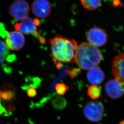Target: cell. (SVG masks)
Masks as SVG:
<instances>
[{
    "instance_id": "6da1fadb",
    "label": "cell",
    "mask_w": 124,
    "mask_h": 124,
    "mask_svg": "<svg viewBox=\"0 0 124 124\" xmlns=\"http://www.w3.org/2000/svg\"><path fill=\"white\" fill-rule=\"evenodd\" d=\"M51 56L55 62L69 63L74 61L77 44L73 39H68L57 35L49 40Z\"/></svg>"
},
{
    "instance_id": "7a4b0ae2",
    "label": "cell",
    "mask_w": 124,
    "mask_h": 124,
    "mask_svg": "<svg viewBox=\"0 0 124 124\" xmlns=\"http://www.w3.org/2000/svg\"><path fill=\"white\" fill-rule=\"evenodd\" d=\"M102 59L101 51L97 47L84 42L78 46L74 61L80 68L88 70L98 66Z\"/></svg>"
},
{
    "instance_id": "3957f363",
    "label": "cell",
    "mask_w": 124,
    "mask_h": 124,
    "mask_svg": "<svg viewBox=\"0 0 124 124\" xmlns=\"http://www.w3.org/2000/svg\"><path fill=\"white\" fill-rule=\"evenodd\" d=\"M105 109L103 104L98 101H90L84 106L83 114L85 118L91 122H98L103 118Z\"/></svg>"
},
{
    "instance_id": "277c9868",
    "label": "cell",
    "mask_w": 124,
    "mask_h": 124,
    "mask_svg": "<svg viewBox=\"0 0 124 124\" xmlns=\"http://www.w3.org/2000/svg\"><path fill=\"white\" fill-rule=\"evenodd\" d=\"M10 15L14 19L23 20L27 17L30 13V7L28 2L25 0H16L9 8Z\"/></svg>"
},
{
    "instance_id": "5b68a950",
    "label": "cell",
    "mask_w": 124,
    "mask_h": 124,
    "mask_svg": "<svg viewBox=\"0 0 124 124\" xmlns=\"http://www.w3.org/2000/svg\"><path fill=\"white\" fill-rule=\"evenodd\" d=\"M86 38L89 43L98 47L106 44L107 41V34L103 29L98 27H93L88 31Z\"/></svg>"
},
{
    "instance_id": "8992f818",
    "label": "cell",
    "mask_w": 124,
    "mask_h": 124,
    "mask_svg": "<svg viewBox=\"0 0 124 124\" xmlns=\"http://www.w3.org/2000/svg\"><path fill=\"white\" fill-rule=\"evenodd\" d=\"M106 93L112 99L116 100L124 94V84L115 80H110L105 85Z\"/></svg>"
},
{
    "instance_id": "52a82bcc",
    "label": "cell",
    "mask_w": 124,
    "mask_h": 124,
    "mask_svg": "<svg viewBox=\"0 0 124 124\" xmlns=\"http://www.w3.org/2000/svg\"><path fill=\"white\" fill-rule=\"evenodd\" d=\"M5 42L8 49L19 50L24 46L25 38L23 35L19 32H11L6 36Z\"/></svg>"
},
{
    "instance_id": "ba28073f",
    "label": "cell",
    "mask_w": 124,
    "mask_h": 124,
    "mask_svg": "<svg viewBox=\"0 0 124 124\" xmlns=\"http://www.w3.org/2000/svg\"><path fill=\"white\" fill-rule=\"evenodd\" d=\"M31 9L36 16L44 18L48 16L50 13L51 6L47 0H37L32 3Z\"/></svg>"
},
{
    "instance_id": "9c48e42d",
    "label": "cell",
    "mask_w": 124,
    "mask_h": 124,
    "mask_svg": "<svg viewBox=\"0 0 124 124\" xmlns=\"http://www.w3.org/2000/svg\"><path fill=\"white\" fill-rule=\"evenodd\" d=\"M112 72L115 80L124 83V53L116 56L114 60Z\"/></svg>"
},
{
    "instance_id": "30bf717a",
    "label": "cell",
    "mask_w": 124,
    "mask_h": 124,
    "mask_svg": "<svg viewBox=\"0 0 124 124\" xmlns=\"http://www.w3.org/2000/svg\"><path fill=\"white\" fill-rule=\"evenodd\" d=\"M15 28L16 31L25 35H33L37 32L36 26L33 19L28 17L24 19L21 22L16 23L15 25Z\"/></svg>"
},
{
    "instance_id": "8fae6325",
    "label": "cell",
    "mask_w": 124,
    "mask_h": 124,
    "mask_svg": "<svg viewBox=\"0 0 124 124\" xmlns=\"http://www.w3.org/2000/svg\"><path fill=\"white\" fill-rule=\"evenodd\" d=\"M89 82L94 85L101 84L104 80L105 75L101 69L94 67L90 69L87 74Z\"/></svg>"
},
{
    "instance_id": "7c38bea8",
    "label": "cell",
    "mask_w": 124,
    "mask_h": 124,
    "mask_svg": "<svg viewBox=\"0 0 124 124\" xmlns=\"http://www.w3.org/2000/svg\"><path fill=\"white\" fill-rule=\"evenodd\" d=\"M83 7L86 9L94 11L101 4V0H85L80 1Z\"/></svg>"
},
{
    "instance_id": "4fadbf2b",
    "label": "cell",
    "mask_w": 124,
    "mask_h": 124,
    "mask_svg": "<svg viewBox=\"0 0 124 124\" xmlns=\"http://www.w3.org/2000/svg\"><path fill=\"white\" fill-rule=\"evenodd\" d=\"M87 94L92 99H97L101 96V89L97 85H92L88 88Z\"/></svg>"
},
{
    "instance_id": "5bb4252c",
    "label": "cell",
    "mask_w": 124,
    "mask_h": 124,
    "mask_svg": "<svg viewBox=\"0 0 124 124\" xmlns=\"http://www.w3.org/2000/svg\"><path fill=\"white\" fill-rule=\"evenodd\" d=\"M54 108L58 110H63L67 106V101L63 97L57 96L55 97L52 101Z\"/></svg>"
},
{
    "instance_id": "9a60e30c",
    "label": "cell",
    "mask_w": 124,
    "mask_h": 124,
    "mask_svg": "<svg viewBox=\"0 0 124 124\" xmlns=\"http://www.w3.org/2000/svg\"><path fill=\"white\" fill-rule=\"evenodd\" d=\"M15 92L14 90H8L0 91V98L4 100L10 101L15 96Z\"/></svg>"
},
{
    "instance_id": "2e32d148",
    "label": "cell",
    "mask_w": 124,
    "mask_h": 124,
    "mask_svg": "<svg viewBox=\"0 0 124 124\" xmlns=\"http://www.w3.org/2000/svg\"><path fill=\"white\" fill-rule=\"evenodd\" d=\"M69 89L68 87L63 83H60L57 84L55 86L56 93L60 96L64 95Z\"/></svg>"
},
{
    "instance_id": "e0dca14e",
    "label": "cell",
    "mask_w": 124,
    "mask_h": 124,
    "mask_svg": "<svg viewBox=\"0 0 124 124\" xmlns=\"http://www.w3.org/2000/svg\"><path fill=\"white\" fill-rule=\"evenodd\" d=\"M9 51L6 43L0 40V54H3L8 56L9 55Z\"/></svg>"
},
{
    "instance_id": "ac0fdd59",
    "label": "cell",
    "mask_w": 124,
    "mask_h": 124,
    "mask_svg": "<svg viewBox=\"0 0 124 124\" xmlns=\"http://www.w3.org/2000/svg\"><path fill=\"white\" fill-rule=\"evenodd\" d=\"M27 94L29 97L33 98L36 96L37 94V92L35 88H29L27 91Z\"/></svg>"
},
{
    "instance_id": "d6986e66",
    "label": "cell",
    "mask_w": 124,
    "mask_h": 124,
    "mask_svg": "<svg viewBox=\"0 0 124 124\" xmlns=\"http://www.w3.org/2000/svg\"><path fill=\"white\" fill-rule=\"evenodd\" d=\"M80 71V69H75L68 71V72L70 76L72 78H74L78 75Z\"/></svg>"
},
{
    "instance_id": "ffe728a7",
    "label": "cell",
    "mask_w": 124,
    "mask_h": 124,
    "mask_svg": "<svg viewBox=\"0 0 124 124\" xmlns=\"http://www.w3.org/2000/svg\"><path fill=\"white\" fill-rule=\"evenodd\" d=\"M8 56L3 54H0V63H2L6 60Z\"/></svg>"
},
{
    "instance_id": "44dd1931",
    "label": "cell",
    "mask_w": 124,
    "mask_h": 124,
    "mask_svg": "<svg viewBox=\"0 0 124 124\" xmlns=\"http://www.w3.org/2000/svg\"><path fill=\"white\" fill-rule=\"evenodd\" d=\"M122 4L121 1H118H118H114L112 3V5L114 7H116V6H119V5L121 6Z\"/></svg>"
},
{
    "instance_id": "7402d4cb",
    "label": "cell",
    "mask_w": 124,
    "mask_h": 124,
    "mask_svg": "<svg viewBox=\"0 0 124 124\" xmlns=\"http://www.w3.org/2000/svg\"><path fill=\"white\" fill-rule=\"evenodd\" d=\"M33 21L34 22V23L35 24L36 26H39L40 25V21L38 19H35L33 20Z\"/></svg>"
},
{
    "instance_id": "603a6c76",
    "label": "cell",
    "mask_w": 124,
    "mask_h": 124,
    "mask_svg": "<svg viewBox=\"0 0 124 124\" xmlns=\"http://www.w3.org/2000/svg\"><path fill=\"white\" fill-rule=\"evenodd\" d=\"M118 124H124V120L121 121V122H120Z\"/></svg>"
}]
</instances>
